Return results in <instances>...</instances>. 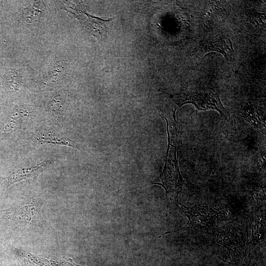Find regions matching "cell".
I'll return each mask as SVG.
<instances>
[{
    "label": "cell",
    "mask_w": 266,
    "mask_h": 266,
    "mask_svg": "<svg viewBox=\"0 0 266 266\" xmlns=\"http://www.w3.org/2000/svg\"><path fill=\"white\" fill-rule=\"evenodd\" d=\"M42 204L40 200H33L27 203L0 210V222L7 225L21 222L26 224H37L42 220Z\"/></svg>",
    "instance_id": "obj_2"
},
{
    "label": "cell",
    "mask_w": 266,
    "mask_h": 266,
    "mask_svg": "<svg viewBox=\"0 0 266 266\" xmlns=\"http://www.w3.org/2000/svg\"><path fill=\"white\" fill-rule=\"evenodd\" d=\"M4 80L9 89L17 90L21 84L19 74L15 70H11L4 75Z\"/></svg>",
    "instance_id": "obj_9"
},
{
    "label": "cell",
    "mask_w": 266,
    "mask_h": 266,
    "mask_svg": "<svg viewBox=\"0 0 266 266\" xmlns=\"http://www.w3.org/2000/svg\"><path fill=\"white\" fill-rule=\"evenodd\" d=\"M37 140L42 143L66 145L80 149V146L76 142L62 136L53 131H46L41 133Z\"/></svg>",
    "instance_id": "obj_6"
},
{
    "label": "cell",
    "mask_w": 266,
    "mask_h": 266,
    "mask_svg": "<svg viewBox=\"0 0 266 266\" xmlns=\"http://www.w3.org/2000/svg\"><path fill=\"white\" fill-rule=\"evenodd\" d=\"M208 51H216L223 54L228 59L231 58L233 52L232 42L229 38L221 36L210 41L207 44Z\"/></svg>",
    "instance_id": "obj_7"
},
{
    "label": "cell",
    "mask_w": 266,
    "mask_h": 266,
    "mask_svg": "<svg viewBox=\"0 0 266 266\" xmlns=\"http://www.w3.org/2000/svg\"><path fill=\"white\" fill-rule=\"evenodd\" d=\"M185 103H192L199 110H216L226 119L230 114L221 102L218 92L214 89H207L197 91L191 93L181 105Z\"/></svg>",
    "instance_id": "obj_3"
},
{
    "label": "cell",
    "mask_w": 266,
    "mask_h": 266,
    "mask_svg": "<svg viewBox=\"0 0 266 266\" xmlns=\"http://www.w3.org/2000/svg\"><path fill=\"white\" fill-rule=\"evenodd\" d=\"M0 266H2V265H0Z\"/></svg>",
    "instance_id": "obj_10"
},
{
    "label": "cell",
    "mask_w": 266,
    "mask_h": 266,
    "mask_svg": "<svg viewBox=\"0 0 266 266\" xmlns=\"http://www.w3.org/2000/svg\"><path fill=\"white\" fill-rule=\"evenodd\" d=\"M49 162L44 161L35 166L11 169L0 176V185L3 189H6L14 183L36 176L48 166Z\"/></svg>",
    "instance_id": "obj_5"
},
{
    "label": "cell",
    "mask_w": 266,
    "mask_h": 266,
    "mask_svg": "<svg viewBox=\"0 0 266 266\" xmlns=\"http://www.w3.org/2000/svg\"><path fill=\"white\" fill-rule=\"evenodd\" d=\"M39 2H35L27 8L24 13V19L28 23L37 22L41 16V8Z\"/></svg>",
    "instance_id": "obj_8"
},
{
    "label": "cell",
    "mask_w": 266,
    "mask_h": 266,
    "mask_svg": "<svg viewBox=\"0 0 266 266\" xmlns=\"http://www.w3.org/2000/svg\"><path fill=\"white\" fill-rule=\"evenodd\" d=\"M178 205L182 213L188 219L186 224L181 229L174 231L185 230L191 232L204 231L213 225L215 214L212 210L205 208H190L178 201Z\"/></svg>",
    "instance_id": "obj_4"
},
{
    "label": "cell",
    "mask_w": 266,
    "mask_h": 266,
    "mask_svg": "<svg viewBox=\"0 0 266 266\" xmlns=\"http://www.w3.org/2000/svg\"><path fill=\"white\" fill-rule=\"evenodd\" d=\"M175 112H173V119L168 120L167 130L168 135V145L165 166L160 176L161 185L167 193L180 188L184 181L180 174L177 156V132L175 126Z\"/></svg>",
    "instance_id": "obj_1"
}]
</instances>
